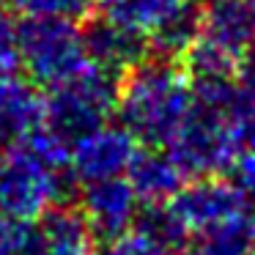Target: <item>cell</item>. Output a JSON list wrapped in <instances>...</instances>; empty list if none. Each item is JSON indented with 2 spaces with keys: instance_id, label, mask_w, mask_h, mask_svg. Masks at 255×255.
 I'll return each mask as SVG.
<instances>
[{
  "instance_id": "44dd1931",
  "label": "cell",
  "mask_w": 255,
  "mask_h": 255,
  "mask_svg": "<svg viewBox=\"0 0 255 255\" xmlns=\"http://www.w3.org/2000/svg\"><path fill=\"white\" fill-rule=\"evenodd\" d=\"M99 255H178V253H173L170 247L154 242L151 236H145V233H140L132 228V231H127L124 236L113 239Z\"/></svg>"
},
{
  "instance_id": "9c48e42d",
  "label": "cell",
  "mask_w": 255,
  "mask_h": 255,
  "mask_svg": "<svg viewBox=\"0 0 255 255\" xmlns=\"http://www.w3.org/2000/svg\"><path fill=\"white\" fill-rule=\"evenodd\" d=\"M80 211L91 222L96 236L113 242L134 225L140 214V198L132 189V184L127 181V176L105 178V181H94L83 187Z\"/></svg>"
},
{
  "instance_id": "9a60e30c",
  "label": "cell",
  "mask_w": 255,
  "mask_h": 255,
  "mask_svg": "<svg viewBox=\"0 0 255 255\" xmlns=\"http://www.w3.org/2000/svg\"><path fill=\"white\" fill-rule=\"evenodd\" d=\"M181 255H255V211L244 209L189 233Z\"/></svg>"
},
{
  "instance_id": "3957f363",
  "label": "cell",
  "mask_w": 255,
  "mask_h": 255,
  "mask_svg": "<svg viewBox=\"0 0 255 255\" xmlns=\"http://www.w3.org/2000/svg\"><path fill=\"white\" fill-rule=\"evenodd\" d=\"M19 61L39 88H58L77 77L91 63L83 28L69 19L22 17L19 22Z\"/></svg>"
},
{
  "instance_id": "603a6c76",
  "label": "cell",
  "mask_w": 255,
  "mask_h": 255,
  "mask_svg": "<svg viewBox=\"0 0 255 255\" xmlns=\"http://www.w3.org/2000/svg\"><path fill=\"white\" fill-rule=\"evenodd\" d=\"M239 80H242L244 88L255 94V47L242 58V66H239Z\"/></svg>"
},
{
  "instance_id": "7a4b0ae2",
  "label": "cell",
  "mask_w": 255,
  "mask_h": 255,
  "mask_svg": "<svg viewBox=\"0 0 255 255\" xmlns=\"http://www.w3.org/2000/svg\"><path fill=\"white\" fill-rule=\"evenodd\" d=\"M118 85L121 77L91 61L77 77L47 91V127L69 145L107 127L118 107Z\"/></svg>"
},
{
  "instance_id": "30bf717a",
  "label": "cell",
  "mask_w": 255,
  "mask_h": 255,
  "mask_svg": "<svg viewBox=\"0 0 255 255\" xmlns=\"http://www.w3.org/2000/svg\"><path fill=\"white\" fill-rule=\"evenodd\" d=\"M170 206L189 233L250 209L247 198L231 181H225L220 176L195 178V181L184 184V189L170 200Z\"/></svg>"
},
{
  "instance_id": "277c9868",
  "label": "cell",
  "mask_w": 255,
  "mask_h": 255,
  "mask_svg": "<svg viewBox=\"0 0 255 255\" xmlns=\"http://www.w3.org/2000/svg\"><path fill=\"white\" fill-rule=\"evenodd\" d=\"M72 170H55L28 145L0 148V217H41L50 206L66 203Z\"/></svg>"
},
{
  "instance_id": "52a82bcc",
  "label": "cell",
  "mask_w": 255,
  "mask_h": 255,
  "mask_svg": "<svg viewBox=\"0 0 255 255\" xmlns=\"http://www.w3.org/2000/svg\"><path fill=\"white\" fill-rule=\"evenodd\" d=\"M83 41L91 61L116 77H124L127 72L151 58L148 36L110 17H91L83 28Z\"/></svg>"
},
{
  "instance_id": "5bb4252c",
  "label": "cell",
  "mask_w": 255,
  "mask_h": 255,
  "mask_svg": "<svg viewBox=\"0 0 255 255\" xmlns=\"http://www.w3.org/2000/svg\"><path fill=\"white\" fill-rule=\"evenodd\" d=\"M47 255H99L96 233L77 206L55 203L39 217Z\"/></svg>"
},
{
  "instance_id": "d6986e66",
  "label": "cell",
  "mask_w": 255,
  "mask_h": 255,
  "mask_svg": "<svg viewBox=\"0 0 255 255\" xmlns=\"http://www.w3.org/2000/svg\"><path fill=\"white\" fill-rule=\"evenodd\" d=\"M231 132L242 151H255V94L242 88L225 113Z\"/></svg>"
},
{
  "instance_id": "cb8c5ba5",
  "label": "cell",
  "mask_w": 255,
  "mask_h": 255,
  "mask_svg": "<svg viewBox=\"0 0 255 255\" xmlns=\"http://www.w3.org/2000/svg\"><path fill=\"white\" fill-rule=\"evenodd\" d=\"M99 3H102V6H105V3H110V0H99Z\"/></svg>"
},
{
  "instance_id": "ac0fdd59",
  "label": "cell",
  "mask_w": 255,
  "mask_h": 255,
  "mask_svg": "<svg viewBox=\"0 0 255 255\" xmlns=\"http://www.w3.org/2000/svg\"><path fill=\"white\" fill-rule=\"evenodd\" d=\"M8 6L22 17H50L69 22H88L99 0H8Z\"/></svg>"
},
{
  "instance_id": "ba28073f",
  "label": "cell",
  "mask_w": 255,
  "mask_h": 255,
  "mask_svg": "<svg viewBox=\"0 0 255 255\" xmlns=\"http://www.w3.org/2000/svg\"><path fill=\"white\" fill-rule=\"evenodd\" d=\"M47 127V94L19 74L0 77V148H14Z\"/></svg>"
},
{
  "instance_id": "e0dca14e",
  "label": "cell",
  "mask_w": 255,
  "mask_h": 255,
  "mask_svg": "<svg viewBox=\"0 0 255 255\" xmlns=\"http://www.w3.org/2000/svg\"><path fill=\"white\" fill-rule=\"evenodd\" d=\"M0 255H47L41 225L22 217H0Z\"/></svg>"
},
{
  "instance_id": "6da1fadb",
  "label": "cell",
  "mask_w": 255,
  "mask_h": 255,
  "mask_svg": "<svg viewBox=\"0 0 255 255\" xmlns=\"http://www.w3.org/2000/svg\"><path fill=\"white\" fill-rule=\"evenodd\" d=\"M192 107V83L176 61L148 58L124 74L118 85V121L148 148H167Z\"/></svg>"
},
{
  "instance_id": "7c38bea8",
  "label": "cell",
  "mask_w": 255,
  "mask_h": 255,
  "mask_svg": "<svg viewBox=\"0 0 255 255\" xmlns=\"http://www.w3.org/2000/svg\"><path fill=\"white\" fill-rule=\"evenodd\" d=\"M127 181L137 192L140 203L151 206V203H170L184 189L187 176L167 151L140 145L137 156L132 159V165L127 170Z\"/></svg>"
},
{
  "instance_id": "8992f818",
  "label": "cell",
  "mask_w": 255,
  "mask_h": 255,
  "mask_svg": "<svg viewBox=\"0 0 255 255\" xmlns=\"http://www.w3.org/2000/svg\"><path fill=\"white\" fill-rule=\"evenodd\" d=\"M140 143L121 127L107 124L96 132L85 134L83 140L72 145V176L80 184H94L105 178H124L137 156Z\"/></svg>"
},
{
  "instance_id": "7402d4cb",
  "label": "cell",
  "mask_w": 255,
  "mask_h": 255,
  "mask_svg": "<svg viewBox=\"0 0 255 255\" xmlns=\"http://www.w3.org/2000/svg\"><path fill=\"white\" fill-rule=\"evenodd\" d=\"M228 176H231L228 181L247 198V203L255 200V151H242L231 165Z\"/></svg>"
},
{
  "instance_id": "8fae6325",
  "label": "cell",
  "mask_w": 255,
  "mask_h": 255,
  "mask_svg": "<svg viewBox=\"0 0 255 255\" xmlns=\"http://www.w3.org/2000/svg\"><path fill=\"white\" fill-rule=\"evenodd\" d=\"M200 36L242 61L255 47V0H209L200 8Z\"/></svg>"
},
{
  "instance_id": "4fadbf2b",
  "label": "cell",
  "mask_w": 255,
  "mask_h": 255,
  "mask_svg": "<svg viewBox=\"0 0 255 255\" xmlns=\"http://www.w3.org/2000/svg\"><path fill=\"white\" fill-rule=\"evenodd\" d=\"M102 8H105V17L116 19L148 39L170 25H178L200 14V6L195 0H110Z\"/></svg>"
},
{
  "instance_id": "ffe728a7",
  "label": "cell",
  "mask_w": 255,
  "mask_h": 255,
  "mask_svg": "<svg viewBox=\"0 0 255 255\" xmlns=\"http://www.w3.org/2000/svg\"><path fill=\"white\" fill-rule=\"evenodd\" d=\"M19 63V22L8 0H0V77L17 74Z\"/></svg>"
},
{
  "instance_id": "5b68a950",
  "label": "cell",
  "mask_w": 255,
  "mask_h": 255,
  "mask_svg": "<svg viewBox=\"0 0 255 255\" xmlns=\"http://www.w3.org/2000/svg\"><path fill=\"white\" fill-rule=\"evenodd\" d=\"M167 154L176 159L187 178H211L231 170L242 148L233 137L225 113L195 102L189 118L167 145Z\"/></svg>"
},
{
  "instance_id": "2e32d148",
  "label": "cell",
  "mask_w": 255,
  "mask_h": 255,
  "mask_svg": "<svg viewBox=\"0 0 255 255\" xmlns=\"http://www.w3.org/2000/svg\"><path fill=\"white\" fill-rule=\"evenodd\" d=\"M181 69L187 72L192 85H206V83H233L239 77V66L242 61L233 58L231 52H225L222 47H217L214 41L198 39L189 44V50L181 55Z\"/></svg>"
}]
</instances>
